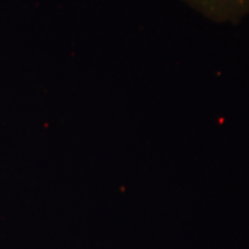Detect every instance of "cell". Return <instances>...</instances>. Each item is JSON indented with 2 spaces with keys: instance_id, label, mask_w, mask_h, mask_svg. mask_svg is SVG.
I'll return each mask as SVG.
<instances>
[{
  "instance_id": "1",
  "label": "cell",
  "mask_w": 249,
  "mask_h": 249,
  "mask_svg": "<svg viewBox=\"0 0 249 249\" xmlns=\"http://www.w3.org/2000/svg\"><path fill=\"white\" fill-rule=\"evenodd\" d=\"M202 17L216 23L239 24L249 15V0H181Z\"/></svg>"
}]
</instances>
